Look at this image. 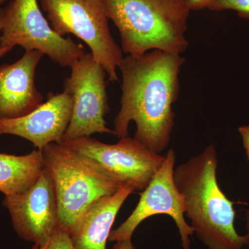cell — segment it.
<instances>
[{
	"label": "cell",
	"instance_id": "6da1fadb",
	"mask_svg": "<svg viewBox=\"0 0 249 249\" xmlns=\"http://www.w3.org/2000/svg\"><path fill=\"white\" fill-rule=\"evenodd\" d=\"M186 58L152 50L124 57L121 108L114 118V136H128L131 121L137 125L134 138L149 150L161 153L169 145L175 125L173 104L180 91L179 74Z\"/></svg>",
	"mask_w": 249,
	"mask_h": 249
},
{
	"label": "cell",
	"instance_id": "7a4b0ae2",
	"mask_svg": "<svg viewBox=\"0 0 249 249\" xmlns=\"http://www.w3.org/2000/svg\"><path fill=\"white\" fill-rule=\"evenodd\" d=\"M217 165V150L210 144L175 168L174 180L198 240L208 249H242L249 237L235 230L233 202L218 184Z\"/></svg>",
	"mask_w": 249,
	"mask_h": 249
},
{
	"label": "cell",
	"instance_id": "3957f363",
	"mask_svg": "<svg viewBox=\"0 0 249 249\" xmlns=\"http://www.w3.org/2000/svg\"><path fill=\"white\" fill-rule=\"evenodd\" d=\"M108 19L119 31L127 55L152 50L181 55L191 9L188 0H102Z\"/></svg>",
	"mask_w": 249,
	"mask_h": 249
},
{
	"label": "cell",
	"instance_id": "277c9868",
	"mask_svg": "<svg viewBox=\"0 0 249 249\" xmlns=\"http://www.w3.org/2000/svg\"><path fill=\"white\" fill-rule=\"evenodd\" d=\"M42 152L45 168L52 176L56 193L58 226L70 233L91 203L125 186L109 177L91 159L60 143L49 144Z\"/></svg>",
	"mask_w": 249,
	"mask_h": 249
},
{
	"label": "cell",
	"instance_id": "5b68a950",
	"mask_svg": "<svg viewBox=\"0 0 249 249\" xmlns=\"http://www.w3.org/2000/svg\"><path fill=\"white\" fill-rule=\"evenodd\" d=\"M51 27L58 35L73 34L89 47L109 81L119 80L122 49L111 36L102 0H40Z\"/></svg>",
	"mask_w": 249,
	"mask_h": 249
},
{
	"label": "cell",
	"instance_id": "8992f818",
	"mask_svg": "<svg viewBox=\"0 0 249 249\" xmlns=\"http://www.w3.org/2000/svg\"><path fill=\"white\" fill-rule=\"evenodd\" d=\"M0 46L12 50L39 51L62 67H71L84 56V46L58 35L39 7L37 0H11L3 9Z\"/></svg>",
	"mask_w": 249,
	"mask_h": 249
},
{
	"label": "cell",
	"instance_id": "52a82bcc",
	"mask_svg": "<svg viewBox=\"0 0 249 249\" xmlns=\"http://www.w3.org/2000/svg\"><path fill=\"white\" fill-rule=\"evenodd\" d=\"M71 74L64 83V91L73 99L71 120L62 142L93 134L114 135L105 117L109 112L106 73L102 65L86 53L71 65Z\"/></svg>",
	"mask_w": 249,
	"mask_h": 249
},
{
	"label": "cell",
	"instance_id": "ba28073f",
	"mask_svg": "<svg viewBox=\"0 0 249 249\" xmlns=\"http://www.w3.org/2000/svg\"><path fill=\"white\" fill-rule=\"evenodd\" d=\"M69 150L91 159L109 177L123 185L142 191L160 169L165 156L149 150L129 136L114 144L91 137L60 142Z\"/></svg>",
	"mask_w": 249,
	"mask_h": 249
},
{
	"label": "cell",
	"instance_id": "9c48e42d",
	"mask_svg": "<svg viewBox=\"0 0 249 249\" xmlns=\"http://www.w3.org/2000/svg\"><path fill=\"white\" fill-rule=\"evenodd\" d=\"M176 154L170 149L165 156L160 169L143 191L140 199L130 215L115 230L111 231L110 242L132 240L141 223L157 214H166L176 224L183 249H191V236L194 231L185 219V204L174 180Z\"/></svg>",
	"mask_w": 249,
	"mask_h": 249
},
{
	"label": "cell",
	"instance_id": "30bf717a",
	"mask_svg": "<svg viewBox=\"0 0 249 249\" xmlns=\"http://www.w3.org/2000/svg\"><path fill=\"white\" fill-rule=\"evenodd\" d=\"M15 231L36 245L45 244L59 224V209L53 179L44 168L36 182L25 191L4 196Z\"/></svg>",
	"mask_w": 249,
	"mask_h": 249
},
{
	"label": "cell",
	"instance_id": "8fae6325",
	"mask_svg": "<svg viewBox=\"0 0 249 249\" xmlns=\"http://www.w3.org/2000/svg\"><path fill=\"white\" fill-rule=\"evenodd\" d=\"M72 111L73 99L69 93H49L47 101L27 115L0 119V137L17 136L42 151L49 144L62 142Z\"/></svg>",
	"mask_w": 249,
	"mask_h": 249
},
{
	"label": "cell",
	"instance_id": "7c38bea8",
	"mask_svg": "<svg viewBox=\"0 0 249 249\" xmlns=\"http://www.w3.org/2000/svg\"><path fill=\"white\" fill-rule=\"evenodd\" d=\"M44 55L39 51H25L17 61L0 66V119L22 117L43 103L35 76Z\"/></svg>",
	"mask_w": 249,
	"mask_h": 249
},
{
	"label": "cell",
	"instance_id": "4fadbf2b",
	"mask_svg": "<svg viewBox=\"0 0 249 249\" xmlns=\"http://www.w3.org/2000/svg\"><path fill=\"white\" fill-rule=\"evenodd\" d=\"M135 190L125 185L90 204L73 226L70 237L76 249H106L111 227L123 204Z\"/></svg>",
	"mask_w": 249,
	"mask_h": 249
},
{
	"label": "cell",
	"instance_id": "5bb4252c",
	"mask_svg": "<svg viewBox=\"0 0 249 249\" xmlns=\"http://www.w3.org/2000/svg\"><path fill=\"white\" fill-rule=\"evenodd\" d=\"M44 168L42 152L37 149L24 155L0 153V192L7 196L25 191Z\"/></svg>",
	"mask_w": 249,
	"mask_h": 249
},
{
	"label": "cell",
	"instance_id": "9a60e30c",
	"mask_svg": "<svg viewBox=\"0 0 249 249\" xmlns=\"http://www.w3.org/2000/svg\"><path fill=\"white\" fill-rule=\"evenodd\" d=\"M206 9L213 11L232 10L239 17L249 19V0H210Z\"/></svg>",
	"mask_w": 249,
	"mask_h": 249
},
{
	"label": "cell",
	"instance_id": "2e32d148",
	"mask_svg": "<svg viewBox=\"0 0 249 249\" xmlns=\"http://www.w3.org/2000/svg\"><path fill=\"white\" fill-rule=\"evenodd\" d=\"M31 249H76L70 237V232L60 226L42 245H34Z\"/></svg>",
	"mask_w": 249,
	"mask_h": 249
},
{
	"label": "cell",
	"instance_id": "e0dca14e",
	"mask_svg": "<svg viewBox=\"0 0 249 249\" xmlns=\"http://www.w3.org/2000/svg\"><path fill=\"white\" fill-rule=\"evenodd\" d=\"M238 132L242 138L243 142L244 147L247 158L249 160V125H242L238 128Z\"/></svg>",
	"mask_w": 249,
	"mask_h": 249
},
{
	"label": "cell",
	"instance_id": "ac0fdd59",
	"mask_svg": "<svg viewBox=\"0 0 249 249\" xmlns=\"http://www.w3.org/2000/svg\"><path fill=\"white\" fill-rule=\"evenodd\" d=\"M210 0H188L191 11H199L206 9Z\"/></svg>",
	"mask_w": 249,
	"mask_h": 249
},
{
	"label": "cell",
	"instance_id": "d6986e66",
	"mask_svg": "<svg viewBox=\"0 0 249 249\" xmlns=\"http://www.w3.org/2000/svg\"><path fill=\"white\" fill-rule=\"evenodd\" d=\"M113 249H135L132 240L116 242L113 246Z\"/></svg>",
	"mask_w": 249,
	"mask_h": 249
},
{
	"label": "cell",
	"instance_id": "ffe728a7",
	"mask_svg": "<svg viewBox=\"0 0 249 249\" xmlns=\"http://www.w3.org/2000/svg\"><path fill=\"white\" fill-rule=\"evenodd\" d=\"M2 23H3V9L2 8H0V36H1V28H2ZM11 51L9 49L3 48L0 46V58H2L3 56H4L6 53H9Z\"/></svg>",
	"mask_w": 249,
	"mask_h": 249
},
{
	"label": "cell",
	"instance_id": "44dd1931",
	"mask_svg": "<svg viewBox=\"0 0 249 249\" xmlns=\"http://www.w3.org/2000/svg\"><path fill=\"white\" fill-rule=\"evenodd\" d=\"M246 224H247V235L249 237V209L246 211Z\"/></svg>",
	"mask_w": 249,
	"mask_h": 249
},
{
	"label": "cell",
	"instance_id": "7402d4cb",
	"mask_svg": "<svg viewBox=\"0 0 249 249\" xmlns=\"http://www.w3.org/2000/svg\"><path fill=\"white\" fill-rule=\"evenodd\" d=\"M6 1H9V0H0V4H2V3H4ZM10 1H11V0H10Z\"/></svg>",
	"mask_w": 249,
	"mask_h": 249
}]
</instances>
